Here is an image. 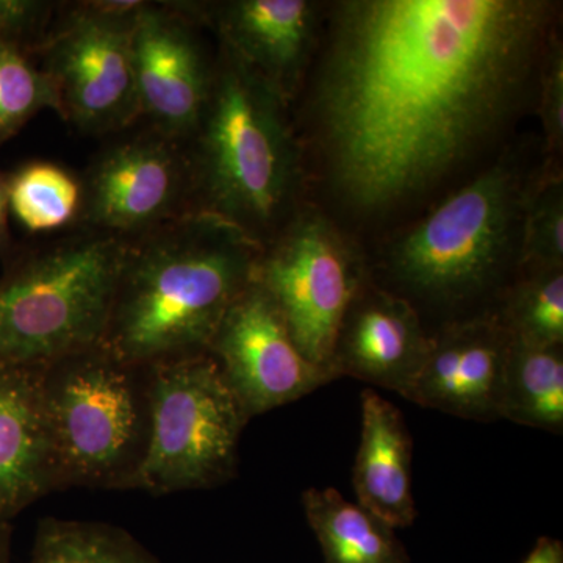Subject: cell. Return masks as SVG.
<instances>
[{"mask_svg":"<svg viewBox=\"0 0 563 563\" xmlns=\"http://www.w3.org/2000/svg\"><path fill=\"white\" fill-rule=\"evenodd\" d=\"M543 0H347L313 114L333 191L380 213L432 188L520 102L553 24Z\"/></svg>","mask_w":563,"mask_h":563,"instance_id":"6da1fadb","label":"cell"},{"mask_svg":"<svg viewBox=\"0 0 563 563\" xmlns=\"http://www.w3.org/2000/svg\"><path fill=\"white\" fill-rule=\"evenodd\" d=\"M262 247L202 211L129 240L102 346L140 366L209 351Z\"/></svg>","mask_w":563,"mask_h":563,"instance_id":"7a4b0ae2","label":"cell"},{"mask_svg":"<svg viewBox=\"0 0 563 563\" xmlns=\"http://www.w3.org/2000/svg\"><path fill=\"white\" fill-rule=\"evenodd\" d=\"M284 98L221 49L209 102L187 143L192 211L235 225L265 246L291 220L301 155Z\"/></svg>","mask_w":563,"mask_h":563,"instance_id":"3957f363","label":"cell"},{"mask_svg":"<svg viewBox=\"0 0 563 563\" xmlns=\"http://www.w3.org/2000/svg\"><path fill=\"white\" fill-rule=\"evenodd\" d=\"M526 191L509 163H498L440 203L388 255L395 295L420 307L472 317L470 309L504 292L520 242Z\"/></svg>","mask_w":563,"mask_h":563,"instance_id":"277c9868","label":"cell"},{"mask_svg":"<svg viewBox=\"0 0 563 563\" xmlns=\"http://www.w3.org/2000/svg\"><path fill=\"white\" fill-rule=\"evenodd\" d=\"M129 240L87 231L0 280V365L47 366L106 339Z\"/></svg>","mask_w":563,"mask_h":563,"instance_id":"5b68a950","label":"cell"},{"mask_svg":"<svg viewBox=\"0 0 563 563\" xmlns=\"http://www.w3.org/2000/svg\"><path fill=\"white\" fill-rule=\"evenodd\" d=\"M55 485L131 490L150 437V372L106 346L44 366Z\"/></svg>","mask_w":563,"mask_h":563,"instance_id":"8992f818","label":"cell"},{"mask_svg":"<svg viewBox=\"0 0 563 563\" xmlns=\"http://www.w3.org/2000/svg\"><path fill=\"white\" fill-rule=\"evenodd\" d=\"M150 437L131 490L169 495L206 490L235 476L250 421L209 354L147 366Z\"/></svg>","mask_w":563,"mask_h":563,"instance_id":"52a82bcc","label":"cell"},{"mask_svg":"<svg viewBox=\"0 0 563 563\" xmlns=\"http://www.w3.org/2000/svg\"><path fill=\"white\" fill-rule=\"evenodd\" d=\"M252 279L279 307L303 357L333 377L336 332L368 280L354 246L320 211H301L262 247Z\"/></svg>","mask_w":563,"mask_h":563,"instance_id":"ba28073f","label":"cell"},{"mask_svg":"<svg viewBox=\"0 0 563 563\" xmlns=\"http://www.w3.org/2000/svg\"><path fill=\"white\" fill-rule=\"evenodd\" d=\"M143 3H80L40 44L60 117L77 131L103 135L140 120L132 38Z\"/></svg>","mask_w":563,"mask_h":563,"instance_id":"9c48e42d","label":"cell"},{"mask_svg":"<svg viewBox=\"0 0 563 563\" xmlns=\"http://www.w3.org/2000/svg\"><path fill=\"white\" fill-rule=\"evenodd\" d=\"M81 185L87 231L133 240L192 211L187 143L151 128L106 147Z\"/></svg>","mask_w":563,"mask_h":563,"instance_id":"30bf717a","label":"cell"},{"mask_svg":"<svg viewBox=\"0 0 563 563\" xmlns=\"http://www.w3.org/2000/svg\"><path fill=\"white\" fill-rule=\"evenodd\" d=\"M207 352L250 420L333 380L303 357L279 307L254 279L229 307Z\"/></svg>","mask_w":563,"mask_h":563,"instance_id":"8fae6325","label":"cell"},{"mask_svg":"<svg viewBox=\"0 0 563 563\" xmlns=\"http://www.w3.org/2000/svg\"><path fill=\"white\" fill-rule=\"evenodd\" d=\"M187 7L144 2L133 25V69L140 120L188 143L209 102L214 68Z\"/></svg>","mask_w":563,"mask_h":563,"instance_id":"7c38bea8","label":"cell"},{"mask_svg":"<svg viewBox=\"0 0 563 563\" xmlns=\"http://www.w3.org/2000/svg\"><path fill=\"white\" fill-rule=\"evenodd\" d=\"M510 343L512 335L495 310L440 325L406 399L462 420H501Z\"/></svg>","mask_w":563,"mask_h":563,"instance_id":"4fadbf2b","label":"cell"},{"mask_svg":"<svg viewBox=\"0 0 563 563\" xmlns=\"http://www.w3.org/2000/svg\"><path fill=\"white\" fill-rule=\"evenodd\" d=\"M431 346L417 309L368 280L352 299L336 332L333 377H354L406 399Z\"/></svg>","mask_w":563,"mask_h":563,"instance_id":"5bb4252c","label":"cell"},{"mask_svg":"<svg viewBox=\"0 0 563 563\" xmlns=\"http://www.w3.org/2000/svg\"><path fill=\"white\" fill-rule=\"evenodd\" d=\"M44 366L0 365V523L57 490Z\"/></svg>","mask_w":563,"mask_h":563,"instance_id":"9a60e30c","label":"cell"},{"mask_svg":"<svg viewBox=\"0 0 563 563\" xmlns=\"http://www.w3.org/2000/svg\"><path fill=\"white\" fill-rule=\"evenodd\" d=\"M222 49L291 98L307 65L317 5L307 0H232L211 9Z\"/></svg>","mask_w":563,"mask_h":563,"instance_id":"2e32d148","label":"cell"},{"mask_svg":"<svg viewBox=\"0 0 563 563\" xmlns=\"http://www.w3.org/2000/svg\"><path fill=\"white\" fill-rule=\"evenodd\" d=\"M362 431L355 455L357 503L393 529L417 518L412 492L413 442L401 410L373 388L361 395Z\"/></svg>","mask_w":563,"mask_h":563,"instance_id":"e0dca14e","label":"cell"},{"mask_svg":"<svg viewBox=\"0 0 563 563\" xmlns=\"http://www.w3.org/2000/svg\"><path fill=\"white\" fill-rule=\"evenodd\" d=\"M302 504L324 563H410L396 529L335 488H309Z\"/></svg>","mask_w":563,"mask_h":563,"instance_id":"ac0fdd59","label":"cell"},{"mask_svg":"<svg viewBox=\"0 0 563 563\" xmlns=\"http://www.w3.org/2000/svg\"><path fill=\"white\" fill-rule=\"evenodd\" d=\"M501 420L563 432V344L510 343L501 393Z\"/></svg>","mask_w":563,"mask_h":563,"instance_id":"d6986e66","label":"cell"},{"mask_svg":"<svg viewBox=\"0 0 563 563\" xmlns=\"http://www.w3.org/2000/svg\"><path fill=\"white\" fill-rule=\"evenodd\" d=\"M29 563H161L120 528L95 521H41Z\"/></svg>","mask_w":563,"mask_h":563,"instance_id":"ffe728a7","label":"cell"},{"mask_svg":"<svg viewBox=\"0 0 563 563\" xmlns=\"http://www.w3.org/2000/svg\"><path fill=\"white\" fill-rule=\"evenodd\" d=\"M9 209L32 233L62 231L79 222L84 185L69 169L36 162L22 168L7 185Z\"/></svg>","mask_w":563,"mask_h":563,"instance_id":"44dd1931","label":"cell"},{"mask_svg":"<svg viewBox=\"0 0 563 563\" xmlns=\"http://www.w3.org/2000/svg\"><path fill=\"white\" fill-rule=\"evenodd\" d=\"M521 272L495 312L514 339L563 344V266Z\"/></svg>","mask_w":563,"mask_h":563,"instance_id":"7402d4cb","label":"cell"},{"mask_svg":"<svg viewBox=\"0 0 563 563\" xmlns=\"http://www.w3.org/2000/svg\"><path fill=\"white\" fill-rule=\"evenodd\" d=\"M46 109L62 111L49 76L32 65L16 43L0 36V143Z\"/></svg>","mask_w":563,"mask_h":563,"instance_id":"603a6c76","label":"cell"},{"mask_svg":"<svg viewBox=\"0 0 563 563\" xmlns=\"http://www.w3.org/2000/svg\"><path fill=\"white\" fill-rule=\"evenodd\" d=\"M517 262L521 269L563 266V181L558 174L525 195Z\"/></svg>","mask_w":563,"mask_h":563,"instance_id":"cb8c5ba5","label":"cell"},{"mask_svg":"<svg viewBox=\"0 0 563 563\" xmlns=\"http://www.w3.org/2000/svg\"><path fill=\"white\" fill-rule=\"evenodd\" d=\"M540 118L548 147L555 154L563 144V54L555 40L547 52V62H543Z\"/></svg>","mask_w":563,"mask_h":563,"instance_id":"d4e9b609","label":"cell"},{"mask_svg":"<svg viewBox=\"0 0 563 563\" xmlns=\"http://www.w3.org/2000/svg\"><path fill=\"white\" fill-rule=\"evenodd\" d=\"M52 3L0 2V36L9 40L10 32L41 29L52 18Z\"/></svg>","mask_w":563,"mask_h":563,"instance_id":"484cf974","label":"cell"},{"mask_svg":"<svg viewBox=\"0 0 563 563\" xmlns=\"http://www.w3.org/2000/svg\"><path fill=\"white\" fill-rule=\"evenodd\" d=\"M523 563H563V544L551 537H540Z\"/></svg>","mask_w":563,"mask_h":563,"instance_id":"4316f807","label":"cell"},{"mask_svg":"<svg viewBox=\"0 0 563 563\" xmlns=\"http://www.w3.org/2000/svg\"><path fill=\"white\" fill-rule=\"evenodd\" d=\"M0 563H11L10 523H0Z\"/></svg>","mask_w":563,"mask_h":563,"instance_id":"83f0119b","label":"cell"},{"mask_svg":"<svg viewBox=\"0 0 563 563\" xmlns=\"http://www.w3.org/2000/svg\"><path fill=\"white\" fill-rule=\"evenodd\" d=\"M7 210H9V196H7V187L0 180V240L5 235Z\"/></svg>","mask_w":563,"mask_h":563,"instance_id":"f1b7e54d","label":"cell"}]
</instances>
